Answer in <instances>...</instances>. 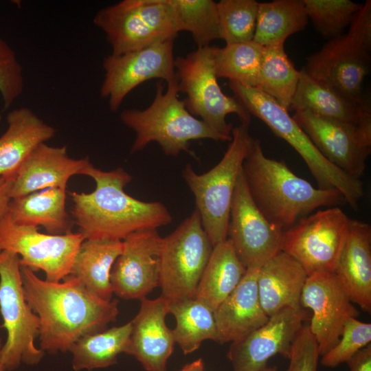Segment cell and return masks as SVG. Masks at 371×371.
Listing matches in <instances>:
<instances>
[{
    "label": "cell",
    "mask_w": 371,
    "mask_h": 371,
    "mask_svg": "<svg viewBox=\"0 0 371 371\" xmlns=\"http://www.w3.org/2000/svg\"><path fill=\"white\" fill-rule=\"evenodd\" d=\"M26 301L39 319L40 348L51 354L69 351L80 337L106 329L119 313L117 300L93 295L74 276L63 282L41 279L21 265Z\"/></svg>",
    "instance_id": "1"
},
{
    "label": "cell",
    "mask_w": 371,
    "mask_h": 371,
    "mask_svg": "<svg viewBox=\"0 0 371 371\" xmlns=\"http://www.w3.org/2000/svg\"><path fill=\"white\" fill-rule=\"evenodd\" d=\"M85 175L95 188L90 193H70L71 215L85 240L122 241L130 234L169 225L172 216L159 201L146 202L124 191L131 175L122 168L103 171L91 164Z\"/></svg>",
    "instance_id": "2"
},
{
    "label": "cell",
    "mask_w": 371,
    "mask_h": 371,
    "mask_svg": "<svg viewBox=\"0 0 371 371\" xmlns=\"http://www.w3.org/2000/svg\"><path fill=\"white\" fill-rule=\"evenodd\" d=\"M242 171L257 207L282 231L319 207L346 203L339 190L316 188L297 176L285 162L267 157L258 139H252Z\"/></svg>",
    "instance_id": "3"
},
{
    "label": "cell",
    "mask_w": 371,
    "mask_h": 371,
    "mask_svg": "<svg viewBox=\"0 0 371 371\" xmlns=\"http://www.w3.org/2000/svg\"><path fill=\"white\" fill-rule=\"evenodd\" d=\"M167 85L164 91L162 81L156 82L154 100L146 109H126L120 113L122 123L136 135L131 153L142 150L150 142H157L166 155L176 157L182 151H189L192 140L226 141L187 110L183 100L178 98L177 78Z\"/></svg>",
    "instance_id": "4"
},
{
    "label": "cell",
    "mask_w": 371,
    "mask_h": 371,
    "mask_svg": "<svg viewBox=\"0 0 371 371\" xmlns=\"http://www.w3.org/2000/svg\"><path fill=\"white\" fill-rule=\"evenodd\" d=\"M371 63V1L355 14L346 33L329 39L303 67L315 80L348 100L361 103Z\"/></svg>",
    "instance_id": "5"
},
{
    "label": "cell",
    "mask_w": 371,
    "mask_h": 371,
    "mask_svg": "<svg viewBox=\"0 0 371 371\" xmlns=\"http://www.w3.org/2000/svg\"><path fill=\"white\" fill-rule=\"evenodd\" d=\"M229 87L234 96L250 115L262 120L278 137L285 140L301 156L318 188L336 189L344 196L346 203L357 210L364 195L361 179H354L326 159L308 136L289 115L288 110L256 87L230 82Z\"/></svg>",
    "instance_id": "6"
},
{
    "label": "cell",
    "mask_w": 371,
    "mask_h": 371,
    "mask_svg": "<svg viewBox=\"0 0 371 371\" xmlns=\"http://www.w3.org/2000/svg\"><path fill=\"white\" fill-rule=\"evenodd\" d=\"M249 125L241 123L232 128V139L227 150L220 161L209 171L197 174L188 164L182 172L213 247L227 238L235 187L253 139L249 133Z\"/></svg>",
    "instance_id": "7"
},
{
    "label": "cell",
    "mask_w": 371,
    "mask_h": 371,
    "mask_svg": "<svg viewBox=\"0 0 371 371\" xmlns=\"http://www.w3.org/2000/svg\"><path fill=\"white\" fill-rule=\"evenodd\" d=\"M214 48L197 47L185 56L177 57L175 71L179 92L186 95L183 102L187 110L231 141L233 126L227 122V115L236 114L241 123L249 124L251 115L235 96L222 91L215 72Z\"/></svg>",
    "instance_id": "8"
},
{
    "label": "cell",
    "mask_w": 371,
    "mask_h": 371,
    "mask_svg": "<svg viewBox=\"0 0 371 371\" xmlns=\"http://www.w3.org/2000/svg\"><path fill=\"white\" fill-rule=\"evenodd\" d=\"M113 55L175 40L180 32L169 0H123L100 9L93 19Z\"/></svg>",
    "instance_id": "9"
},
{
    "label": "cell",
    "mask_w": 371,
    "mask_h": 371,
    "mask_svg": "<svg viewBox=\"0 0 371 371\" xmlns=\"http://www.w3.org/2000/svg\"><path fill=\"white\" fill-rule=\"evenodd\" d=\"M212 249L195 210L162 238L159 255L161 295L169 302L194 298Z\"/></svg>",
    "instance_id": "10"
},
{
    "label": "cell",
    "mask_w": 371,
    "mask_h": 371,
    "mask_svg": "<svg viewBox=\"0 0 371 371\" xmlns=\"http://www.w3.org/2000/svg\"><path fill=\"white\" fill-rule=\"evenodd\" d=\"M0 313L7 332L0 351V364L10 371L21 363H38L45 353L34 344L39 333V319L24 295L20 258L10 251L0 252Z\"/></svg>",
    "instance_id": "11"
},
{
    "label": "cell",
    "mask_w": 371,
    "mask_h": 371,
    "mask_svg": "<svg viewBox=\"0 0 371 371\" xmlns=\"http://www.w3.org/2000/svg\"><path fill=\"white\" fill-rule=\"evenodd\" d=\"M350 219L337 206L319 210L284 231L281 250L295 259L308 276L335 272Z\"/></svg>",
    "instance_id": "12"
},
{
    "label": "cell",
    "mask_w": 371,
    "mask_h": 371,
    "mask_svg": "<svg viewBox=\"0 0 371 371\" xmlns=\"http://www.w3.org/2000/svg\"><path fill=\"white\" fill-rule=\"evenodd\" d=\"M84 240L79 232L51 235L39 232L37 227L16 225L8 213L0 222V252L17 254L21 265L42 270L49 281L60 282L70 274Z\"/></svg>",
    "instance_id": "13"
},
{
    "label": "cell",
    "mask_w": 371,
    "mask_h": 371,
    "mask_svg": "<svg viewBox=\"0 0 371 371\" xmlns=\"http://www.w3.org/2000/svg\"><path fill=\"white\" fill-rule=\"evenodd\" d=\"M175 40L158 43L103 60L104 78L100 93L117 111L126 95L140 84L157 78L166 82L176 78L173 56Z\"/></svg>",
    "instance_id": "14"
},
{
    "label": "cell",
    "mask_w": 371,
    "mask_h": 371,
    "mask_svg": "<svg viewBox=\"0 0 371 371\" xmlns=\"http://www.w3.org/2000/svg\"><path fill=\"white\" fill-rule=\"evenodd\" d=\"M322 156L350 177L360 179L371 153V126H355L308 111L292 117Z\"/></svg>",
    "instance_id": "15"
},
{
    "label": "cell",
    "mask_w": 371,
    "mask_h": 371,
    "mask_svg": "<svg viewBox=\"0 0 371 371\" xmlns=\"http://www.w3.org/2000/svg\"><path fill=\"white\" fill-rule=\"evenodd\" d=\"M283 232L257 207L241 170L232 198L227 236L243 265L260 268L281 251Z\"/></svg>",
    "instance_id": "16"
},
{
    "label": "cell",
    "mask_w": 371,
    "mask_h": 371,
    "mask_svg": "<svg viewBox=\"0 0 371 371\" xmlns=\"http://www.w3.org/2000/svg\"><path fill=\"white\" fill-rule=\"evenodd\" d=\"M300 306L312 311L308 326L322 356L338 342L346 320L359 315L347 289L335 272L308 275L301 293Z\"/></svg>",
    "instance_id": "17"
},
{
    "label": "cell",
    "mask_w": 371,
    "mask_h": 371,
    "mask_svg": "<svg viewBox=\"0 0 371 371\" xmlns=\"http://www.w3.org/2000/svg\"><path fill=\"white\" fill-rule=\"evenodd\" d=\"M309 317L302 306L286 307L244 337L231 344L227 354L232 371H261L268 360L280 354L289 359L292 344Z\"/></svg>",
    "instance_id": "18"
},
{
    "label": "cell",
    "mask_w": 371,
    "mask_h": 371,
    "mask_svg": "<svg viewBox=\"0 0 371 371\" xmlns=\"http://www.w3.org/2000/svg\"><path fill=\"white\" fill-rule=\"evenodd\" d=\"M161 240L157 229H146L122 240V251L111 272L113 293L124 300H142L159 286Z\"/></svg>",
    "instance_id": "19"
},
{
    "label": "cell",
    "mask_w": 371,
    "mask_h": 371,
    "mask_svg": "<svg viewBox=\"0 0 371 371\" xmlns=\"http://www.w3.org/2000/svg\"><path fill=\"white\" fill-rule=\"evenodd\" d=\"M131 320L132 330L126 353L135 357L147 371H166V363L175 343L166 317L170 302L164 297L142 300Z\"/></svg>",
    "instance_id": "20"
},
{
    "label": "cell",
    "mask_w": 371,
    "mask_h": 371,
    "mask_svg": "<svg viewBox=\"0 0 371 371\" xmlns=\"http://www.w3.org/2000/svg\"><path fill=\"white\" fill-rule=\"evenodd\" d=\"M91 164L88 157H70L66 146L39 145L26 159L12 183V199L49 188L66 189L69 179L85 175Z\"/></svg>",
    "instance_id": "21"
},
{
    "label": "cell",
    "mask_w": 371,
    "mask_h": 371,
    "mask_svg": "<svg viewBox=\"0 0 371 371\" xmlns=\"http://www.w3.org/2000/svg\"><path fill=\"white\" fill-rule=\"evenodd\" d=\"M259 269L247 268L237 286L214 311L216 342L236 341L268 321L259 298Z\"/></svg>",
    "instance_id": "22"
},
{
    "label": "cell",
    "mask_w": 371,
    "mask_h": 371,
    "mask_svg": "<svg viewBox=\"0 0 371 371\" xmlns=\"http://www.w3.org/2000/svg\"><path fill=\"white\" fill-rule=\"evenodd\" d=\"M8 127L0 137V177L14 181L30 155L56 133L27 107L10 111L6 116Z\"/></svg>",
    "instance_id": "23"
},
{
    "label": "cell",
    "mask_w": 371,
    "mask_h": 371,
    "mask_svg": "<svg viewBox=\"0 0 371 371\" xmlns=\"http://www.w3.org/2000/svg\"><path fill=\"white\" fill-rule=\"evenodd\" d=\"M335 273L347 289L351 300L371 312V226L350 219L348 230Z\"/></svg>",
    "instance_id": "24"
},
{
    "label": "cell",
    "mask_w": 371,
    "mask_h": 371,
    "mask_svg": "<svg viewBox=\"0 0 371 371\" xmlns=\"http://www.w3.org/2000/svg\"><path fill=\"white\" fill-rule=\"evenodd\" d=\"M308 275L292 256L280 251L259 269L258 289L261 306L268 317L286 308L300 307Z\"/></svg>",
    "instance_id": "25"
},
{
    "label": "cell",
    "mask_w": 371,
    "mask_h": 371,
    "mask_svg": "<svg viewBox=\"0 0 371 371\" xmlns=\"http://www.w3.org/2000/svg\"><path fill=\"white\" fill-rule=\"evenodd\" d=\"M290 109L308 111L322 117L360 126H371L368 96L352 102L310 77L302 68Z\"/></svg>",
    "instance_id": "26"
},
{
    "label": "cell",
    "mask_w": 371,
    "mask_h": 371,
    "mask_svg": "<svg viewBox=\"0 0 371 371\" xmlns=\"http://www.w3.org/2000/svg\"><path fill=\"white\" fill-rule=\"evenodd\" d=\"M66 189L49 188L12 199L8 214L16 225L42 226L47 234L64 235L72 232L74 225L66 211Z\"/></svg>",
    "instance_id": "27"
},
{
    "label": "cell",
    "mask_w": 371,
    "mask_h": 371,
    "mask_svg": "<svg viewBox=\"0 0 371 371\" xmlns=\"http://www.w3.org/2000/svg\"><path fill=\"white\" fill-rule=\"evenodd\" d=\"M123 241L87 239L80 245L69 275L97 297L111 300V272L122 253Z\"/></svg>",
    "instance_id": "28"
},
{
    "label": "cell",
    "mask_w": 371,
    "mask_h": 371,
    "mask_svg": "<svg viewBox=\"0 0 371 371\" xmlns=\"http://www.w3.org/2000/svg\"><path fill=\"white\" fill-rule=\"evenodd\" d=\"M247 271L229 239L216 245L198 284L194 298L214 311Z\"/></svg>",
    "instance_id": "29"
},
{
    "label": "cell",
    "mask_w": 371,
    "mask_h": 371,
    "mask_svg": "<svg viewBox=\"0 0 371 371\" xmlns=\"http://www.w3.org/2000/svg\"><path fill=\"white\" fill-rule=\"evenodd\" d=\"M132 330L131 321L78 339L71 347L72 368L76 371L104 368L117 363L126 351Z\"/></svg>",
    "instance_id": "30"
},
{
    "label": "cell",
    "mask_w": 371,
    "mask_h": 371,
    "mask_svg": "<svg viewBox=\"0 0 371 371\" xmlns=\"http://www.w3.org/2000/svg\"><path fill=\"white\" fill-rule=\"evenodd\" d=\"M308 23L303 0H276L259 3L253 41L262 46L284 43Z\"/></svg>",
    "instance_id": "31"
},
{
    "label": "cell",
    "mask_w": 371,
    "mask_h": 371,
    "mask_svg": "<svg viewBox=\"0 0 371 371\" xmlns=\"http://www.w3.org/2000/svg\"><path fill=\"white\" fill-rule=\"evenodd\" d=\"M169 313L176 319L173 336L183 354L194 352L203 341H216L214 311L194 297L170 302Z\"/></svg>",
    "instance_id": "32"
},
{
    "label": "cell",
    "mask_w": 371,
    "mask_h": 371,
    "mask_svg": "<svg viewBox=\"0 0 371 371\" xmlns=\"http://www.w3.org/2000/svg\"><path fill=\"white\" fill-rule=\"evenodd\" d=\"M284 43L263 46L257 87L289 110L299 82L297 70L284 50Z\"/></svg>",
    "instance_id": "33"
},
{
    "label": "cell",
    "mask_w": 371,
    "mask_h": 371,
    "mask_svg": "<svg viewBox=\"0 0 371 371\" xmlns=\"http://www.w3.org/2000/svg\"><path fill=\"white\" fill-rule=\"evenodd\" d=\"M263 47L253 40L226 44L222 48L215 47L214 68L217 78L256 88Z\"/></svg>",
    "instance_id": "34"
},
{
    "label": "cell",
    "mask_w": 371,
    "mask_h": 371,
    "mask_svg": "<svg viewBox=\"0 0 371 371\" xmlns=\"http://www.w3.org/2000/svg\"><path fill=\"white\" fill-rule=\"evenodd\" d=\"M181 31L189 32L198 47L221 38L216 3L212 0H169Z\"/></svg>",
    "instance_id": "35"
},
{
    "label": "cell",
    "mask_w": 371,
    "mask_h": 371,
    "mask_svg": "<svg viewBox=\"0 0 371 371\" xmlns=\"http://www.w3.org/2000/svg\"><path fill=\"white\" fill-rule=\"evenodd\" d=\"M258 6L255 0H221L216 3L221 38L226 44L252 41Z\"/></svg>",
    "instance_id": "36"
},
{
    "label": "cell",
    "mask_w": 371,
    "mask_h": 371,
    "mask_svg": "<svg viewBox=\"0 0 371 371\" xmlns=\"http://www.w3.org/2000/svg\"><path fill=\"white\" fill-rule=\"evenodd\" d=\"M308 18L324 38L344 34L363 3L350 0H303Z\"/></svg>",
    "instance_id": "37"
},
{
    "label": "cell",
    "mask_w": 371,
    "mask_h": 371,
    "mask_svg": "<svg viewBox=\"0 0 371 371\" xmlns=\"http://www.w3.org/2000/svg\"><path fill=\"white\" fill-rule=\"evenodd\" d=\"M370 342L371 324L350 317L344 324L338 342L322 355L321 364L333 368L342 363H347L358 351Z\"/></svg>",
    "instance_id": "38"
},
{
    "label": "cell",
    "mask_w": 371,
    "mask_h": 371,
    "mask_svg": "<svg viewBox=\"0 0 371 371\" xmlns=\"http://www.w3.org/2000/svg\"><path fill=\"white\" fill-rule=\"evenodd\" d=\"M23 87L22 65L13 49L0 37V94L5 109L21 95Z\"/></svg>",
    "instance_id": "39"
},
{
    "label": "cell",
    "mask_w": 371,
    "mask_h": 371,
    "mask_svg": "<svg viewBox=\"0 0 371 371\" xmlns=\"http://www.w3.org/2000/svg\"><path fill=\"white\" fill-rule=\"evenodd\" d=\"M319 350L308 324H304L291 347L289 364L285 371H317Z\"/></svg>",
    "instance_id": "40"
},
{
    "label": "cell",
    "mask_w": 371,
    "mask_h": 371,
    "mask_svg": "<svg viewBox=\"0 0 371 371\" xmlns=\"http://www.w3.org/2000/svg\"><path fill=\"white\" fill-rule=\"evenodd\" d=\"M347 363L350 371H371V344L358 351Z\"/></svg>",
    "instance_id": "41"
},
{
    "label": "cell",
    "mask_w": 371,
    "mask_h": 371,
    "mask_svg": "<svg viewBox=\"0 0 371 371\" xmlns=\"http://www.w3.org/2000/svg\"><path fill=\"white\" fill-rule=\"evenodd\" d=\"M13 181L0 177V222L8 214Z\"/></svg>",
    "instance_id": "42"
},
{
    "label": "cell",
    "mask_w": 371,
    "mask_h": 371,
    "mask_svg": "<svg viewBox=\"0 0 371 371\" xmlns=\"http://www.w3.org/2000/svg\"><path fill=\"white\" fill-rule=\"evenodd\" d=\"M179 371H205L203 360L199 358L185 365Z\"/></svg>",
    "instance_id": "43"
},
{
    "label": "cell",
    "mask_w": 371,
    "mask_h": 371,
    "mask_svg": "<svg viewBox=\"0 0 371 371\" xmlns=\"http://www.w3.org/2000/svg\"><path fill=\"white\" fill-rule=\"evenodd\" d=\"M261 371H278V368L276 366H267L265 369Z\"/></svg>",
    "instance_id": "44"
},
{
    "label": "cell",
    "mask_w": 371,
    "mask_h": 371,
    "mask_svg": "<svg viewBox=\"0 0 371 371\" xmlns=\"http://www.w3.org/2000/svg\"><path fill=\"white\" fill-rule=\"evenodd\" d=\"M0 371H6L5 368L0 364Z\"/></svg>",
    "instance_id": "45"
},
{
    "label": "cell",
    "mask_w": 371,
    "mask_h": 371,
    "mask_svg": "<svg viewBox=\"0 0 371 371\" xmlns=\"http://www.w3.org/2000/svg\"><path fill=\"white\" fill-rule=\"evenodd\" d=\"M2 346H3V344H2V340H1V339L0 338V351H1V350Z\"/></svg>",
    "instance_id": "46"
}]
</instances>
